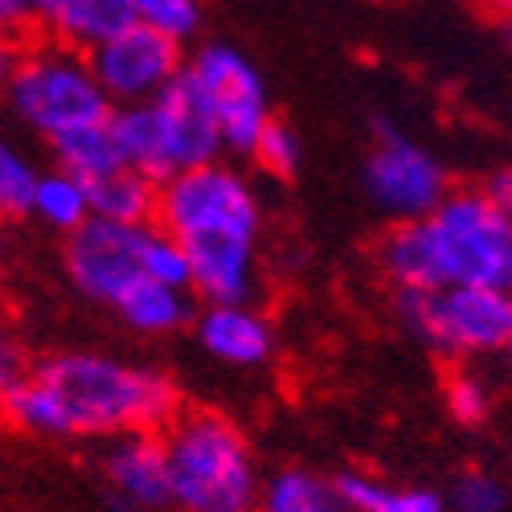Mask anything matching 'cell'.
Listing matches in <instances>:
<instances>
[{"label":"cell","instance_id":"17","mask_svg":"<svg viewBox=\"0 0 512 512\" xmlns=\"http://www.w3.org/2000/svg\"><path fill=\"white\" fill-rule=\"evenodd\" d=\"M111 312L140 336H168V332H177L193 320V300L181 287H164V283L140 279Z\"/></svg>","mask_w":512,"mask_h":512},{"label":"cell","instance_id":"16","mask_svg":"<svg viewBox=\"0 0 512 512\" xmlns=\"http://www.w3.org/2000/svg\"><path fill=\"white\" fill-rule=\"evenodd\" d=\"M87 185V205L91 218L99 222H119V226H152L156 222V189L160 181L136 173V168H111L103 177L82 181Z\"/></svg>","mask_w":512,"mask_h":512},{"label":"cell","instance_id":"10","mask_svg":"<svg viewBox=\"0 0 512 512\" xmlns=\"http://www.w3.org/2000/svg\"><path fill=\"white\" fill-rule=\"evenodd\" d=\"M144 234L148 226H119L87 218L66 234V279L78 295L99 308H115L144 279Z\"/></svg>","mask_w":512,"mask_h":512},{"label":"cell","instance_id":"18","mask_svg":"<svg viewBox=\"0 0 512 512\" xmlns=\"http://www.w3.org/2000/svg\"><path fill=\"white\" fill-rule=\"evenodd\" d=\"M29 218L46 222L58 234H74L82 222L91 218V205H87V185H82L74 173L66 168H54V173H41L37 189H33V205H29Z\"/></svg>","mask_w":512,"mask_h":512},{"label":"cell","instance_id":"23","mask_svg":"<svg viewBox=\"0 0 512 512\" xmlns=\"http://www.w3.org/2000/svg\"><path fill=\"white\" fill-rule=\"evenodd\" d=\"M250 160L259 164L267 177H275V181H291L295 173H300V160H304L300 136H295L283 119L271 115L267 127L259 132V140H254V148H250Z\"/></svg>","mask_w":512,"mask_h":512},{"label":"cell","instance_id":"27","mask_svg":"<svg viewBox=\"0 0 512 512\" xmlns=\"http://www.w3.org/2000/svg\"><path fill=\"white\" fill-rule=\"evenodd\" d=\"M340 504H345V512H377L381 496H386V480H377L369 472H340L332 480Z\"/></svg>","mask_w":512,"mask_h":512},{"label":"cell","instance_id":"7","mask_svg":"<svg viewBox=\"0 0 512 512\" xmlns=\"http://www.w3.org/2000/svg\"><path fill=\"white\" fill-rule=\"evenodd\" d=\"M365 189L381 213L394 222L426 218L451 189L447 168L426 152L418 140H410L398 123L377 119L373 148L365 156Z\"/></svg>","mask_w":512,"mask_h":512},{"label":"cell","instance_id":"33","mask_svg":"<svg viewBox=\"0 0 512 512\" xmlns=\"http://www.w3.org/2000/svg\"><path fill=\"white\" fill-rule=\"evenodd\" d=\"M504 365H508V373H512V340L504 345Z\"/></svg>","mask_w":512,"mask_h":512},{"label":"cell","instance_id":"20","mask_svg":"<svg viewBox=\"0 0 512 512\" xmlns=\"http://www.w3.org/2000/svg\"><path fill=\"white\" fill-rule=\"evenodd\" d=\"M54 148V160L58 168L74 173L78 181H91V177H103L111 168H119V152H115V140H111V127L107 123H87V127H74V132L50 140Z\"/></svg>","mask_w":512,"mask_h":512},{"label":"cell","instance_id":"19","mask_svg":"<svg viewBox=\"0 0 512 512\" xmlns=\"http://www.w3.org/2000/svg\"><path fill=\"white\" fill-rule=\"evenodd\" d=\"M259 512H345V504H340L332 480L304 472V467H287L263 484Z\"/></svg>","mask_w":512,"mask_h":512},{"label":"cell","instance_id":"15","mask_svg":"<svg viewBox=\"0 0 512 512\" xmlns=\"http://www.w3.org/2000/svg\"><path fill=\"white\" fill-rule=\"evenodd\" d=\"M377 267H381V275L394 283V291H435V287H443L426 218L394 222L386 234H381V242H377Z\"/></svg>","mask_w":512,"mask_h":512},{"label":"cell","instance_id":"1","mask_svg":"<svg viewBox=\"0 0 512 512\" xmlns=\"http://www.w3.org/2000/svg\"><path fill=\"white\" fill-rule=\"evenodd\" d=\"M181 410L177 386L156 369L111 353H54L0 402L13 431L37 439H115L132 431L160 435Z\"/></svg>","mask_w":512,"mask_h":512},{"label":"cell","instance_id":"24","mask_svg":"<svg viewBox=\"0 0 512 512\" xmlns=\"http://www.w3.org/2000/svg\"><path fill=\"white\" fill-rule=\"evenodd\" d=\"M144 279L189 291V254L173 234L160 230L156 222L144 234Z\"/></svg>","mask_w":512,"mask_h":512},{"label":"cell","instance_id":"5","mask_svg":"<svg viewBox=\"0 0 512 512\" xmlns=\"http://www.w3.org/2000/svg\"><path fill=\"white\" fill-rule=\"evenodd\" d=\"M5 95L17 119L46 140H58L87 123H107L115 111L87 66V54L66 50L58 41L21 50Z\"/></svg>","mask_w":512,"mask_h":512},{"label":"cell","instance_id":"12","mask_svg":"<svg viewBox=\"0 0 512 512\" xmlns=\"http://www.w3.org/2000/svg\"><path fill=\"white\" fill-rule=\"evenodd\" d=\"M103 484L123 512L168 508V467H164L160 435L152 431L115 435L103 451Z\"/></svg>","mask_w":512,"mask_h":512},{"label":"cell","instance_id":"31","mask_svg":"<svg viewBox=\"0 0 512 512\" xmlns=\"http://www.w3.org/2000/svg\"><path fill=\"white\" fill-rule=\"evenodd\" d=\"M21 41H17V33H9V29H0V91H5V82H9V74H13V66H17V58H21Z\"/></svg>","mask_w":512,"mask_h":512},{"label":"cell","instance_id":"35","mask_svg":"<svg viewBox=\"0 0 512 512\" xmlns=\"http://www.w3.org/2000/svg\"><path fill=\"white\" fill-rule=\"evenodd\" d=\"M0 250H5V222H0Z\"/></svg>","mask_w":512,"mask_h":512},{"label":"cell","instance_id":"30","mask_svg":"<svg viewBox=\"0 0 512 512\" xmlns=\"http://www.w3.org/2000/svg\"><path fill=\"white\" fill-rule=\"evenodd\" d=\"M41 9H46V0H0V29L21 33V29L37 25Z\"/></svg>","mask_w":512,"mask_h":512},{"label":"cell","instance_id":"3","mask_svg":"<svg viewBox=\"0 0 512 512\" xmlns=\"http://www.w3.org/2000/svg\"><path fill=\"white\" fill-rule=\"evenodd\" d=\"M168 508L259 512L263 476L246 435L218 410H177L160 431Z\"/></svg>","mask_w":512,"mask_h":512},{"label":"cell","instance_id":"8","mask_svg":"<svg viewBox=\"0 0 512 512\" xmlns=\"http://www.w3.org/2000/svg\"><path fill=\"white\" fill-rule=\"evenodd\" d=\"M185 70L197 78V87L205 91L213 119H218V136L226 152L250 156L254 140L271 119V99L263 87V74L254 70V62L226 46V41H205V46L185 62Z\"/></svg>","mask_w":512,"mask_h":512},{"label":"cell","instance_id":"22","mask_svg":"<svg viewBox=\"0 0 512 512\" xmlns=\"http://www.w3.org/2000/svg\"><path fill=\"white\" fill-rule=\"evenodd\" d=\"M127 13L132 21L181 41V46L201 29V0H127Z\"/></svg>","mask_w":512,"mask_h":512},{"label":"cell","instance_id":"21","mask_svg":"<svg viewBox=\"0 0 512 512\" xmlns=\"http://www.w3.org/2000/svg\"><path fill=\"white\" fill-rule=\"evenodd\" d=\"M37 168L33 160L0 140V222H13V218H29V205H33V189H37Z\"/></svg>","mask_w":512,"mask_h":512},{"label":"cell","instance_id":"14","mask_svg":"<svg viewBox=\"0 0 512 512\" xmlns=\"http://www.w3.org/2000/svg\"><path fill=\"white\" fill-rule=\"evenodd\" d=\"M37 25L58 46L87 54L123 25H132V13H127V0H46Z\"/></svg>","mask_w":512,"mask_h":512},{"label":"cell","instance_id":"11","mask_svg":"<svg viewBox=\"0 0 512 512\" xmlns=\"http://www.w3.org/2000/svg\"><path fill=\"white\" fill-rule=\"evenodd\" d=\"M156 111V127H160V152H164V181L185 168H201L213 164L226 148L218 136V119L205 99V91L197 87V78L189 70H181L168 87L148 99Z\"/></svg>","mask_w":512,"mask_h":512},{"label":"cell","instance_id":"9","mask_svg":"<svg viewBox=\"0 0 512 512\" xmlns=\"http://www.w3.org/2000/svg\"><path fill=\"white\" fill-rule=\"evenodd\" d=\"M87 66L103 95L111 99V107H127L156 99L185 70V54L181 41L132 21L107 41H99L95 50H87Z\"/></svg>","mask_w":512,"mask_h":512},{"label":"cell","instance_id":"28","mask_svg":"<svg viewBox=\"0 0 512 512\" xmlns=\"http://www.w3.org/2000/svg\"><path fill=\"white\" fill-rule=\"evenodd\" d=\"M377 512H447V500L431 488H390L381 496Z\"/></svg>","mask_w":512,"mask_h":512},{"label":"cell","instance_id":"4","mask_svg":"<svg viewBox=\"0 0 512 512\" xmlns=\"http://www.w3.org/2000/svg\"><path fill=\"white\" fill-rule=\"evenodd\" d=\"M443 287L512 291V218L488 185H459L426 213Z\"/></svg>","mask_w":512,"mask_h":512},{"label":"cell","instance_id":"26","mask_svg":"<svg viewBox=\"0 0 512 512\" xmlns=\"http://www.w3.org/2000/svg\"><path fill=\"white\" fill-rule=\"evenodd\" d=\"M447 512H508V492L488 472H467L455 480Z\"/></svg>","mask_w":512,"mask_h":512},{"label":"cell","instance_id":"29","mask_svg":"<svg viewBox=\"0 0 512 512\" xmlns=\"http://www.w3.org/2000/svg\"><path fill=\"white\" fill-rule=\"evenodd\" d=\"M25 373H29V357L21 349V340L0 328V402H5V394L17 386Z\"/></svg>","mask_w":512,"mask_h":512},{"label":"cell","instance_id":"13","mask_svg":"<svg viewBox=\"0 0 512 512\" xmlns=\"http://www.w3.org/2000/svg\"><path fill=\"white\" fill-rule=\"evenodd\" d=\"M193 328L201 349L234 369H254L275 353V328L254 304H205L193 316Z\"/></svg>","mask_w":512,"mask_h":512},{"label":"cell","instance_id":"32","mask_svg":"<svg viewBox=\"0 0 512 512\" xmlns=\"http://www.w3.org/2000/svg\"><path fill=\"white\" fill-rule=\"evenodd\" d=\"M488 189H492V197L508 209V218H512V168H500V173L488 181Z\"/></svg>","mask_w":512,"mask_h":512},{"label":"cell","instance_id":"6","mask_svg":"<svg viewBox=\"0 0 512 512\" xmlns=\"http://www.w3.org/2000/svg\"><path fill=\"white\" fill-rule=\"evenodd\" d=\"M402 324L443 357H488L512 340V291L496 287H435L398 291Z\"/></svg>","mask_w":512,"mask_h":512},{"label":"cell","instance_id":"2","mask_svg":"<svg viewBox=\"0 0 512 512\" xmlns=\"http://www.w3.org/2000/svg\"><path fill=\"white\" fill-rule=\"evenodd\" d=\"M156 226L189 254V291L205 304H250L259 291L263 205L230 164L173 173L156 189Z\"/></svg>","mask_w":512,"mask_h":512},{"label":"cell","instance_id":"25","mask_svg":"<svg viewBox=\"0 0 512 512\" xmlns=\"http://www.w3.org/2000/svg\"><path fill=\"white\" fill-rule=\"evenodd\" d=\"M447 410L455 414V422L463 426H480L492 410V390L480 373H467L459 369L451 381H447Z\"/></svg>","mask_w":512,"mask_h":512},{"label":"cell","instance_id":"34","mask_svg":"<svg viewBox=\"0 0 512 512\" xmlns=\"http://www.w3.org/2000/svg\"><path fill=\"white\" fill-rule=\"evenodd\" d=\"M504 37H508V46H512V21H508V25H504Z\"/></svg>","mask_w":512,"mask_h":512}]
</instances>
